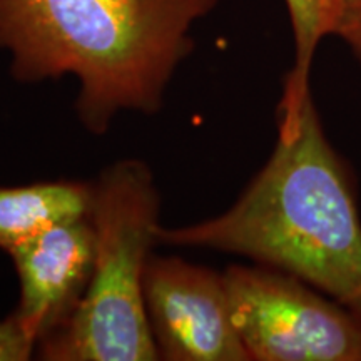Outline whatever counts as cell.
<instances>
[{"instance_id":"9","label":"cell","mask_w":361,"mask_h":361,"mask_svg":"<svg viewBox=\"0 0 361 361\" xmlns=\"http://www.w3.org/2000/svg\"><path fill=\"white\" fill-rule=\"evenodd\" d=\"M37 343L16 313L0 319V361H27L35 356Z\"/></svg>"},{"instance_id":"5","label":"cell","mask_w":361,"mask_h":361,"mask_svg":"<svg viewBox=\"0 0 361 361\" xmlns=\"http://www.w3.org/2000/svg\"><path fill=\"white\" fill-rule=\"evenodd\" d=\"M142 288L159 360H250L234 328L224 273L178 256L151 255Z\"/></svg>"},{"instance_id":"12","label":"cell","mask_w":361,"mask_h":361,"mask_svg":"<svg viewBox=\"0 0 361 361\" xmlns=\"http://www.w3.org/2000/svg\"><path fill=\"white\" fill-rule=\"evenodd\" d=\"M360 2H361V0H360Z\"/></svg>"},{"instance_id":"7","label":"cell","mask_w":361,"mask_h":361,"mask_svg":"<svg viewBox=\"0 0 361 361\" xmlns=\"http://www.w3.org/2000/svg\"><path fill=\"white\" fill-rule=\"evenodd\" d=\"M90 201L92 180H45L0 188V250L8 252L59 221L87 216Z\"/></svg>"},{"instance_id":"2","label":"cell","mask_w":361,"mask_h":361,"mask_svg":"<svg viewBox=\"0 0 361 361\" xmlns=\"http://www.w3.org/2000/svg\"><path fill=\"white\" fill-rule=\"evenodd\" d=\"M159 243L246 256L303 279L351 308L361 293V221L340 157L311 97L278 128L269 161L218 218L159 229Z\"/></svg>"},{"instance_id":"11","label":"cell","mask_w":361,"mask_h":361,"mask_svg":"<svg viewBox=\"0 0 361 361\" xmlns=\"http://www.w3.org/2000/svg\"><path fill=\"white\" fill-rule=\"evenodd\" d=\"M350 310H353L356 314H360L361 316V293H360V296L356 298V301L353 305H351V308Z\"/></svg>"},{"instance_id":"3","label":"cell","mask_w":361,"mask_h":361,"mask_svg":"<svg viewBox=\"0 0 361 361\" xmlns=\"http://www.w3.org/2000/svg\"><path fill=\"white\" fill-rule=\"evenodd\" d=\"M159 209L154 178L142 161H119L92 180V276L69 322L37 345L39 360H159L142 288L151 250L159 243Z\"/></svg>"},{"instance_id":"4","label":"cell","mask_w":361,"mask_h":361,"mask_svg":"<svg viewBox=\"0 0 361 361\" xmlns=\"http://www.w3.org/2000/svg\"><path fill=\"white\" fill-rule=\"evenodd\" d=\"M231 316L256 361H361V316L283 271L231 266Z\"/></svg>"},{"instance_id":"1","label":"cell","mask_w":361,"mask_h":361,"mask_svg":"<svg viewBox=\"0 0 361 361\" xmlns=\"http://www.w3.org/2000/svg\"><path fill=\"white\" fill-rule=\"evenodd\" d=\"M219 0H0V51L11 74L34 84L79 79L75 111L104 134L123 111L156 114L196 20Z\"/></svg>"},{"instance_id":"8","label":"cell","mask_w":361,"mask_h":361,"mask_svg":"<svg viewBox=\"0 0 361 361\" xmlns=\"http://www.w3.org/2000/svg\"><path fill=\"white\" fill-rule=\"evenodd\" d=\"M295 37V66L284 84L278 107V126H293L310 96V72L316 49L335 34L341 0H284Z\"/></svg>"},{"instance_id":"10","label":"cell","mask_w":361,"mask_h":361,"mask_svg":"<svg viewBox=\"0 0 361 361\" xmlns=\"http://www.w3.org/2000/svg\"><path fill=\"white\" fill-rule=\"evenodd\" d=\"M343 39L353 51L361 64V2L360 0H341L335 34Z\"/></svg>"},{"instance_id":"6","label":"cell","mask_w":361,"mask_h":361,"mask_svg":"<svg viewBox=\"0 0 361 361\" xmlns=\"http://www.w3.org/2000/svg\"><path fill=\"white\" fill-rule=\"evenodd\" d=\"M19 278L13 311L35 343L69 322L87 291L96 255L89 216L54 223L7 252Z\"/></svg>"}]
</instances>
